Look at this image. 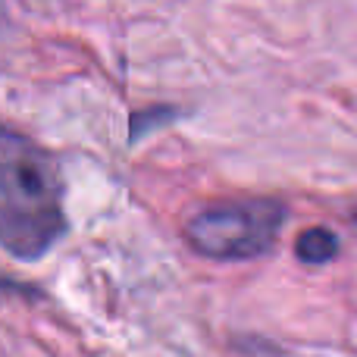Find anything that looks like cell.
Instances as JSON below:
<instances>
[{"label": "cell", "mask_w": 357, "mask_h": 357, "mask_svg": "<svg viewBox=\"0 0 357 357\" xmlns=\"http://www.w3.org/2000/svg\"><path fill=\"white\" fill-rule=\"evenodd\" d=\"M66 226L56 160L29 135L0 126V248L16 260H41Z\"/></svg>", "instance_id": "cell-1"}, {"label": "cell", "mask_w": 357, "mask_h": 357, "mask_svg": "<svg viewBox=\"0 0 357 357\" xmlns=\"http://www.w3.org/2000/svg\"><path fill=\"white\" fill-rule=\"evenodd\" d=\"M285 216L279 197H222L191 210L185 241L207 260H254L273 251Z\"/></svg>", "instance_id": "cell-2"}, {"label": "cell", "mask_w": 357, "mask_h": 357, "mask_svg": "<svg viewBox=\"0 0 357 357\" xmlns=\"http://www.w3.org/2000/svg\"><path fill=\"white\" fill-rule=\"evenodd\" d=\"M295 254L301 264H310V266L329 264L333 257H339V235H335L333 229H323V226L304 229L295 241Z\"/></svg>", "instance_id": "cell-3"}, {"label": "cell", "mask_w": 357, "mask_h": 357, "mask_svg": "<svg viewBox=\"0 0 357 357\" xmlns=\"http://www.w3.org/2000/svg\"><path fill=\"white\" fill-rule=\"evenodd\" d=\"M354 222H357V213H354Z\"/></svg>", "instance_id": "cell-4"}]
</instances>
